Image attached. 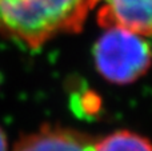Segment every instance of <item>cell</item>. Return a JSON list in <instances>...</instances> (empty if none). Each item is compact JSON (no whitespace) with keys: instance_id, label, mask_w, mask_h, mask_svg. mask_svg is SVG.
I'll return each instance as SVG.
<instances>
[{"instance_id":"1","label":"cell","mask_w":152,"mask_h":151,"mask_svg":"<svg viewBox=\"0 0 152 151\" xmlns=\"http://www.w3.org/2000/svg\"><path fill=\"white\" fill-rule=\"evenodd\" d=\"M99 0H0V35L39 48L51 39L83 29Z\"/></svg>"},{"instance_id":"2","label":"cell","mask_w":152,"mask_h":151,"mask_svg":"<svg viewBox=\"0 0 152 151\" xmlns=\"http://www.w3.org/2000/svg\"><path fill=\"white\" fill-rule=\"evenodd\" d=\"M94 63L107 82L129 84L150 70L152 50L140 35L119 27H108L94 45Z\"/></svg>"},{"instance_id":"3","label":"cell","mask_w":152,"mask_h":151,"mask_svg":"<svg viewBox=\"0 0 152 151\" xmlns=\"http://www.w3.org/2000/svg\"><path fill=\"white\" fill-rule=\"evenodd\" d=\"M97 21L103 28L119 27L152 36V0H99Z\"/></svg>"},{"instance_id":"4","label":"cell","mask_w":152,"mask_h":151,"mask_svg":"<svg viewBox=\"0 0 152 151\" xmlns=\"http://www.w3.org/2000/svg\"><path fill=\"white\" fill-rule=\"evenodd\" d=\"M95 139L88 134L61 126L45 125L19 139L12 151H94Z\"/></svg>"},{"instance_id":"5","label":"cell","mask_w":152,"mask_h":151,"mask_svg":"<svg viewBox=\"0 0 152 151\" xmlns=\"http://www.w3.org/2000/svg\"><path fill=\"white\" fill-rule=\"evenodd\" d=\"M94 151H152V142L137 133L119 130L95 141Z\"/></svg>"},{"instance_id":"6","label":"cell","mask_w":152,"mask_h":151,"mask_svg":"<svg viewBox=\"0 0 152 151\" xmlns=\"http://www.w3.org/2000/svg\"><path fill=\"white\" fill-rule=\"evenodd\" d=\"M0 151H7V139L1 128H0Z\"/></svg>"}]
</instances>
